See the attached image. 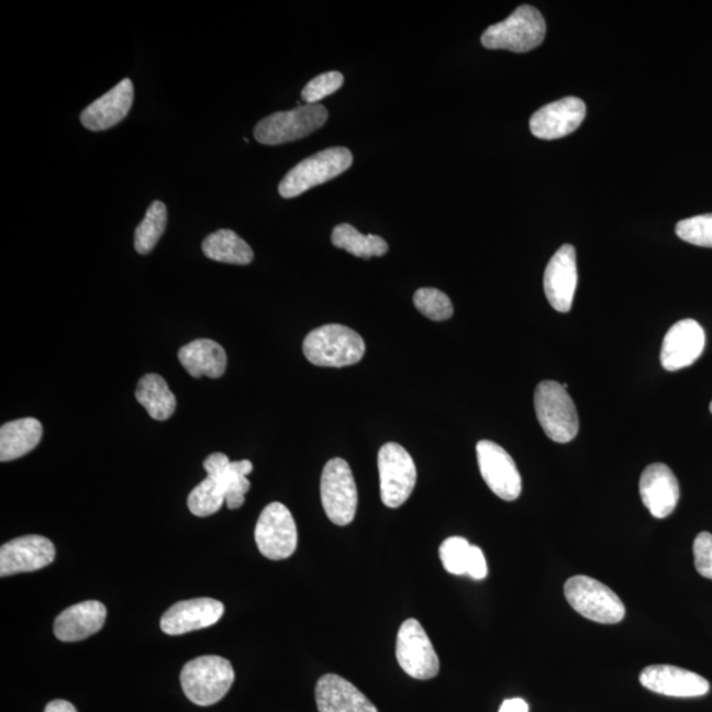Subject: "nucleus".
<instances>
[{
    "instance_id": "1",
    "label": "nucleus",
    "mask_w": 712,
    "mask_h": 712,
    "mask_svg": "<svg viewBox=\"0 0 712 712\" xmlns=\"http://www.w3.org/2000/svg\"><path fill=\"white\" fill-rule=\"evenodd\" d=\"M303 354L314 366L347 367L356 365L366 353V343L353 329L330 323L307 335Z\"/></svg>"
},
{
    "instance_id": "2",
    "label": "nucleus",
    "mask_w": 712,
    "mask_h": 712,
    "mask_svg": "<svg viewBox=\"0 0 712 712\" xmlns=\"http://www.w3.org/2000/svg\"><path fill=\"white\" fill-rule=\"evenodd\" d=\"M235 681V671L229 659L201 656L185 664L181 686L190 702L208 708L221 701Z\"/></svg>"
},
{
    "instance_id": "3",
    "label": "nucleus",
    "mask_w": 712,
    "mask_h": 712,
    "mask_svg": "<svg viewBox=\"0 0 712 712\" xmlns=\"http://www.w3.org/2000/svg\"><path fill=\"white\" fill-rule=\"evenodd\" d=\"M546 35L544 16L532 5H520L503 22L488 26L481 35L487 49L525 53L543 44Z\"/></svg>"
},
{
    "instance_id": "4",
    "label": "nucleus",
    "mask_w": 712,
    "mask_h": 712,
    "mask_svg": "<svg viewBox=\"0 0 712 712\" xmlns=\"http://www.w3.org/2000/svg\"><path fill=\"white\" fill-rule=\"evenodd\" d=\"M534 409L545 434L558 444L577 437L579 418L566 388L557 381H541L534 392Z\"/></svg>"
},
{
    "instance_id": "5",
    "label": "nucleus",
    "mask_w": 712,
    "mask_h": 712,
    "mask_svg": "<svg viewBox=\"0 0 712 712\" xmlns=\"http://www.w3.org/2000/svg\"><path fill=\"white\" fill-rule=\"evenodd\" d=\"M353 162L352 152L345 147L323 149L290 169L279 183V193L282 198L299 197L338 177L352 167Z\"/></svg>"
},
{
    "instance_id": "6",
    "label": "nucleus",
    "mask_w": 712,
    "mask_h": 712,
    "mask_svg": "<svg viewBox=\"0 0 712 712\" xmlns=\"http://www.w3.org/2000/svg\"><path fill=\"white\" fill-rule=\"evenodd\" d=\"M329 112L325 105L301 104L289 111H279L256 124L254 136L264 145H280L300 141L325 125Z\"/></svg>"
},
{
    "instance_id": "7",
    "label": "nucleus",
    "mask_w": 712,
    "mask_h": 712,
    "mask_svg": "<svg viewBox=\"0 0 712 712\" xmlns=\"http://www.w3.org/2000/svg\"><path fill=\"white\" fill-rule=\"evenodd\" d=\"M567 602L579 615L600 624H618L625 616V607L615 592L599 580L576 576L565 583Z\"/></svg>"
},
{
    "instance_id": "8",
    "label": "nucleus",
    "mask_w": 712,
    "mask_h": 712,
    "mask_svg": "<svg viewBox=\"0 0 712 712\" xmlns=\"http://www.w3.org/2000/svg\"><path fill=\"white\" fill-rule=\"evenodd\" d=\"M321 500L332 523L340 526L353 523L358 508V490L352 468L345 459H330L323 468Z\"/></svg>"
},
{
    "instance_id": "9",
    "label": "nucleus",
    "mask_w": 712,
    "mask_h": 712,
    "mask_svg": "<svg viewBox=\"0 0 712 712\" xmlns=\"http://www.w3.org/2000/svg\"><path fill=\"white\" fill-rule=\"evenodd\" d=\"M380 497L389 508H399L411 498L418 481L414 461L404 447L394 442L381 446L378 455Z\"/></svg>"
},
{
    "instance_id": "10",
    "label": "nucleus",
    "mask_w": 712,
    "mask_h": 712,
    "mask_svg": "<svg viewBox=\"0 0 712 712\" xmlns=\"http://www.w3.org/2000/svg\"><path fill=\"white\" fill-rule=\"evenodd\" d=\"M396 658L401 669L412 678L426 681L438 675L437 652L419 620L408 619L401 624L396 639Z\"/></svg>"
},
{
    "instance_id": "11",
    "label": "nucleus",
    "mask_w": 712,
    "mask_h": 712,
    "mask_svg": "<svg viewBox=\"0 0 712 712\" xmlns=\"http://www.w3.org/2000/svg\"><path fill=\"white\" fill-rule=\"evenodd\" d=\"M297 526L292 513L281 503L264 508L255 527L257 549L272 560L287 559L296 552Z\"/></svg>"
},
{
    "instance_id": "12",
    "label": "nucleus",
    "mask_w": 712,
    "mask_h": 712,
    "mask_svg": "<svg viewBox=\"0 0 712 712\" xmlns=\"http://www.w3.org/2000/svg\"><path fill=\"white\" fill-rule=\"evenodd\" d=\"M477 457L481 478L500 499L513 501L521 493V477L516 464L503 447L492 441H480Z\"/></svg>"
},
{
    "instance_id": "13",
    "label": "nucleus",
    "mask_w": 712,
    "mask_h": 712,
    "mask_svg": "<svg viewBox=\"0 0 712 712\" xmlns=\"http://www.w3.org/2000/svg\"><path fill=\"white\" fill-rule=\"evenodd\" d=\"M56 549L52 541L32 534L9 541L0 549V576L44 569L55 560Z\"/></svg>"
},
{
    "instance_id": "14",
    "label": "nucleus",
    "mask_w": 712,
    "mask_h": 712,
    "mask_svg": "<svg viewBox=\"0 0 712 712\" xmlns=\"http://www.w3.org/2000/svg\"><path fill=\"white\" fill-rule=\"evenodd\" d=\"M578 283L576 248L564 244L547 264L544 289L547 301L559 313L570 312Z\"/></svg>"
},
{
    "instance_id": "15",
    "label": "nucleus",
    "mask_w": 712,
    "mask_h": 712,
    "mask_svg": "<svg viewBox=\"0 0 712 712\" xmlns=\"http://www.w3.org/2000/svg\"><path fill=\"white\" fill-rule=\"evenodd\" d=\"M586 118V104L576 97H566L541 108L531 118L532 134L544 141L572 134Z\"/></svg>"
},
{
    "instance_id": "16",
    "label": "nucleus",
    "mask_w": 712,
    "mask_h": 712,
    "mask_svg": "<svg viewBox=\"0 0 712 712\" xmlns=\"http://www.w3.org/2000/svg\"><path fill=\"white\" fill-rule=\"evenodd\" d=\"M639 682L645 689L666 697L696 698L710 691L708 679L671 665L648 666L639 675Z\"/></svg>"
},
{
    "instance_id": "17",
    "label": "nucleus",
    "mask_w": 712,
    "mask_h": 712,
    "mask_svg": "<svg viewBox=\"0 0 712 712\" xmlns=\"http://www.w3.org/2000/svg\"><path fill=\"white\" fill-rule=\"evenodd\" d=\"M223 613L224 605L220 600L211 598L182 600L164 613L160 626L169 636L185 635L216 624Z\"/></svg>"
},
{
    "instance_id": "18",
    "label": "nucleus",
    "mask_w": 712,
    "mask_h": 712,
    "mask_svg": "<svg viewBox=\"0 0 712 712\" xmlns=\"http://www.w3.org/2000/svg\"><path fill=\"white\" fill-rule=\"evenodd\" d=\"M705 346L704 330L694 320H682L666 333L661 348V365L668 371H678L692 365Z\"/></svg>"
},
{
    "instance_id": "19",
    "label": "nucleus",
    "mask_w": 712,
    "mask_h": 712,
    "mask_svg": "<svg viewBox=\"0 0 712 712\" xmlns=\"http://www.w3.org/2000/svg\"><path fill=\"white\" fill-rule=\"evenodd\" d=\"M639 497L656 519L668 518L679 500V485L675 472L664 464L645 468L639 478Z\"/></svg>"
},
{
    "instance_id": "20",
    "label": "nucleus",
    "mask_w": 712,
    "mask_h": 712,
    "mask_svg": "<svg viewBox=\"0 0 712 712\" xmlns=\"http://www.w3.org/2000/svg\"><path fill=\"white\" fill-rule=\"evenodd\" d=\"M134 104V84L124 78L115 88L82 111L81 123L90 131H104L121 123Z\"/></svg>"
},
{
    "instance_id": "21",
    "label": "nucleus",
    "mask_w": 712,
    "mask_h": 712,
    "mask_svg": "<svg viewBox=\"0 0 712 712\" xmlns=\"http://www.w3.org/2000/svg\"><path fill=\"white\" fill-rule=\"evenodd\" d=\"M319 712H379L376 705L338 675H325L315 685Z\"/></svg>"
},
{
    "instance_id": "22",
    "label": "nucleus",
    "mask_w": 712,
    "mask_h": 712,
    "mask_svg": "<svg viewBox=\"0 0 712 712\" xmlns=\"http://www.w3.org/2000/svg\"><path fill=\"white\" fill-rule=\"evenodd\" d=\"M203 468L223 487L229 510L241 508L251 488L247 475L253 472V464L247 459L231 461L226 454L214 453L204 459Z\"/></svg>"
},
{
    "instance_id": "23",
    "label": "nucleus",
    "mask_w": 712,
    "mask_h": 712,
    "mask_svg": "<svg viewBox=\"0 0 712 712\" xmlns=\"http://www.w3.org/2000/svg\"><path fill=\"white\" fill-rule=\"evenodd\" d=\"M108 616L104 604L86 600L66 609L56 619L55 635L64 643L81 642L102 630Z\"/></svg>"
},
{
    "instance_id": "24",
    "label": "nucleus",
    "mask_w": 712,
    "mask_h": 712,
    "mask_svg": "<svg viewBox=\"0 0 712 712\" xmlns=\"http://www.w3.org/2000/svg\"><path fill=\"white\" fill-rule=\"evenodd\" d=\"M178 360L193 378L208 376L218 379L227 367L226 352L220 343L211 340H196L188 343L178 352Z\"/></svg>"
},
{
    "instance_id": "25",
    "label": "nucleus",
    "mask_w": 712,
    "mask_h": 712,
    "mask_svg": "<svg viewBox=\"0 0 712 712\" xmlns=\"http://www.w3.org/2000/svg\"><path fill=\"white\" fill-rule=\"evenodd\" d=\"M43 437V425L36 419L26 418L7 422L0 429V460L10 461L24 457Z\"/></svg>"
},
{
    "instance_id": "26",
    "label": "nucleus",
    "mask_w": 712,
    "mask_h": 712,
    "mask_svg": "<svg viewBox=\"0 0 712 712\" xmlns=\"http://www.w3.org/2000/svg\"><path fill=\"white\" fill-rule=\"evenodd\" d=\"M135 396L138 404L143 405L154 420L167 421L176 411V396L160 375H144L138 381Z\"/></svg>"
},
{
    "instance_id": "27",
    "label": "nucleus",
    "mask_w": 712,
    "mask_h": 712,
    "mask_svg": "<svg viewBox=\"0 0 712 712\" xmlns=\"http://www.w3.org/2000/svg\"><path fill=\"white\" fill-rule=\"evenodd\" d=\"M203 254L209 259L236 266H247L254 260V251L233 230L222 229L204 237Z\"/></svg>"
},
{
    "instance_id": "28",
    "label": "nucleus",
    "mask_w": 712,
    "mask_h": 712,
    "mask_svg": "<svg viewBox=\"0 0 712 712\" xmlns=\"http://www.w3.org/2000/svg\"><path fill=\"white\" fill-rule=\"evenodd\" d=\"M332 243L348 254L369 259L388 253V243L378 235H363L352 224L342 223L334 227Z\"/></svg>"
},
{
    "instance_id": "29",
    "label": "nucleus",
    "mask_w": 712,
    "mask_h": 712,
    "mask_svg": "<svg viewBox=\"0 0 712 712\" xmlns=\"http://www.w3.org/2000/svg\"><path fill=\"white\" fill-rule=\"evenodd\" d=\"M168 211L165 203L155 201L145 213L144 220L135 230V249L137 254L148 255L156 247L167 227Z\"/></svg>"
},
{
    "instance_id": "30",
    "label": "nucleus",
    "mask_w": 712,
    "mask_h": 712,
    "mask_svg": "<svg viewBox=\"0 0 712 712\" xmlns=\"http://www.w3.org/2000/svg\"><path fill=\"white\" fill-rule=\"evenodd\" d=\"M226 504V492L214 478L208 477L198 485L188 498V508L194 516L208 518Z\"/></svg>"
},
{
    "instance_id": "31",
    "label": "nucleus",
    "mask_w": 712,
    "mask_h": 712,
    "mask_svg": "<svg viewBox=\"0 0 712 712\" xmlns=\"http://www.w3.org/2000/svg\"><path fill=\"white\" fill-rule=\"evenodd\" d=\"M414 307L432 321H446L454 313L450 299L438 289L421 288L413 296Z\"/></svg>"
},
{
    "instance_id": "32",
    "label": "nucleus",
    "mask_w": 712,
    "mask_h": 712,
    "mask_svg": "<svg viewBox=\"0 0 712 712\" xmlns=\"http://www.w3.org/2000/svg\"><path fill=\"white\" fill-rule=\"evenodd\" d=\"M676 233L682 241L699 247L712 248V214H703L679 221Z\"/></svg>"
},
{
    "instance_id": "33",
    "label": "nucleus",
    "mask_w": 712,
    "mask_h": 712,
    "mask_svg": "<svg viewBox=\"0 0 712 712\" xmlns=\"http://www.w3.org/2000/svg\"><path fill=\"white\" fill-rule=\"evenodd\" d=\"M471 545L464 537H450L440 546V558L447 572L464 576Z\"/></svg>"
},
{
    "instance_id": "34",
    "label": "nucleus",
    "mask_w": 712,
    "mask_h": 712,
    "mask_svg": "<svg viewBox=\"0 0 712 712\" xmlns=\"http://www.w3.org/2000/svg\"><path fill=\"white\" fill-rule=\"evenodd\" d=\"M343 82H345V77H343L341 71L323 73V75L314 77L312 81L305 85V88L301 91L302 99L307 104H316L323 98L332 96L336 90H340Z\"/></svg>"
},
{
    "instance_id": "35",
    "label": "nucleus",
    "mask_w": 712,
    "mask_h": 712,
    "mask_svg": "<svg viewBox=\"0 0 712 712\" xmlns=\"http://www.w3.org/2000/svg\"><path fill=\"white\" fill-rule=\"evenodd\" d=\"M696 569L702 577L712 579V534L699 533L694 541Z\"/></svg>"
},
{
    "instance_id": "36",
    "label": "nucleus",
    "mask_w": 712,
    "mask_h": 712,
    "mask_svg": "<svg viewBox=\"0 0 712 712\" xmlns=\"http://www.w3.org/2000/svg\"><path fill=\"white\" fill-rule=\"evenodd\" d=\"M466 574L474 579H485L488 574L487 560L485 553L480 547L471 545L470 553H468Z\"/></svg>"
},
{
    "instance_id": "37",
    "label": "nucleus",
    "mask_w": 712,
    "mask_h": 712,
    "mask_svg": "<svg viewBox=\"0 0 712 712\" xmlns=\"http://www.w3.org/2000/svg\"><path fill=\"white\" fill-rule=\"evenodd\" d=\"M499 712H530V705L521 698L507 699L500 705Z\"/></svg>"
},
{
    "instance_id": "38",
    "label": "nucleus",
    "mask_w": 712,
    "mask_h": 712,
    "mask_svg": "<svg viewBox=\"0 0 712 712\" xmlns=\"http://www.w3.org/2000/svg\"><path fill=\"white\" fill-rule=\"evenodd\" d=\"M44 712H77V709L64 699H56V701L46 704Z\"/></svg>"
},
{
    "instance_id": "39",
    "label": "nucleus",
    "mask_w": 712,
    "mask_h": 712,
    "mask_svg": "<svg viewBox=\"0 0 712 712\" xmlns=\"http://www.w3.org/2000/svg\"><path fill=\"white\" fill-rule=\"evenodd\" d=\"M710 411H711V413H712V401H711V404H710Z\"/></svg>"
}]
</instances>
